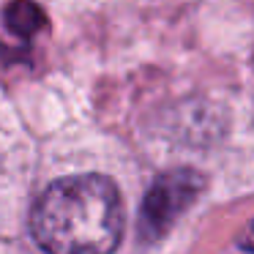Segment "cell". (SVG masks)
<instances>
[{"label": "cell", "instance_id": "cell-1", "mask_svg": "<svg viewBox=\"0 0 254 254\" xmlns=\"http://www.w3.org/2000/svg\"><path fill=\"white\" fill-rule=\"evenodd\" d=\"M30 232L47 254H112L123 238V199L107 175H68L33 205Z\"/></svg>", "mask_w": 254, "mask_h": 254}, {"label": "cell", "instance_id": "cell-2", "mask_svg": "<svg viewBox=\"0 0 254 254\" xmlns=\"http://www.w3.org/2000/svg\"><path fill=\"white\" fill-rule=\"evenodd\" d=\"M205 189V175L191 167H178V170L161 172L150 183L142 205H139L137 232L139 241L156 243L175 227V221L199 199Z\"/></svg>", "mask_w": 254, "mask_h": 254}, {"label": "cell", "instance_id": "cell-3", "mask_svg": "<svg viewBox=\"0 0 254 254\" xmlns=\"http://www.w3.org/2000/svg\"><path fill=\"white\" fill-rule=\"evenodd\" d=\"M33 11H36V6L30 3V0H17V6L8 8V22H11V28L17 30V33H22V36L39 30L41 28V14L28 19V14H33Z\"/></svg>", "mask_w": 254, "mask_h": 254}, {"label": "cell", "instance_id": "cell-4", "mask_svg": "<svg viewBox=\"0 0 254 254\" xmlns=\"http://www.w3.org/2000/svg\"><path fill=\"white\" fill-rule=\"evenodd\" d=\"M241 246L246 249V252H252V254H254V221H252V224H246V230H243V235H241Z\"/></svg>", "mask_w": 254, "mask_h": 254}]
</instances>
